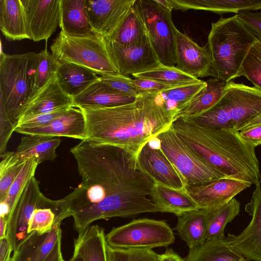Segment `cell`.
<instances>
[{
	"instance_id": "cell-38",
	"label": "cell",
	"mask_w": 261,
	"mask_h": 261,
	"mask_svg": "<svg viewBox=\"0 0 261 261\" xmlns=\"http://www.w3.org/2000/svg\"><path fill=\"white\" fill-rule=\"evenodd\" d=\"M135 78L151 79L164 84L175 87L199 82L201 80L189 75L176 66L169 67L160 65L145 71L134 74Z\"/></svg>"
},
{
	"instance_id": "cell-16",
	"label": "cell",
	"mask_w": 261,
	"mask_h": 261,
	"mask_svg": "<svg viewBox=\"0 0 261 261\" xmlns=\"http://www.w3.org/2000/svg\"><path fill=\"white\" fill-rule=\"evenodd\" d=\"M137 160L141 168L154 181L169 188L184 190L185 179L161 149L148 141L140 150Z\"/></svg>"
},
{
	"instance_id": "cell-14",
	"label": "cell",
	"mask_w": 261,
	"mask_h": 261,
	"mask_svg": "<svg viewBox=\"0 0 261 261\" xmlns=\"http://www.w3.org/2000/svg\"><path fill=\"white\" fill-rule=\"evenodd\" d=\"M30 39L47 41L59 26L61 0H21Z\"/></svg>"
},
{
	"instance_id": "cell-9",
	"label": "cell",
	"mask_w": 261,
	"mask_h": 261,
	"mask_svg": "<svg viewBox=\"0 0 261 261\" xmlns=\"http://www.w3.org/2000/svg\"><path fill=\"white\" fill-rule=\"evenodd\" d=\"M135 4L160 63L175 66L176 28L172 20V11L160 6L155 0H136Z\"/></svg>"
},
{
	"instance_id": "cell-13",
	"label": "cell",
	"mask_w": 261,
	"mask_h": 261,
	"mask_svg": "<svg viewBox=\"0 0 261 261\" xmlns=\"http://www.w3.org/2000/svg\"><path fill=\"white\" fill-rule=\"evenodd\" d=\"M108 44L120 74L133 75L161 65L148 35L129 46H123L109 41Z\"/></svg>"
},
{
	"instance_id": "cell-54",
	"label": "cell",
	"mask_w": 261,
	"mask_h": 261,
	"mask_svg": "<svg viewBox=\"0 0 261 261\" xmlns=\"http://www.w3.org/2000/svg\"><path fill=\"white\" fill-rule=\"evenodd\" d=\"M68 261H84V259L78 255H72Z\"/></svg>"
},
{
	"instance_id": "cell-22",
	"label": "cell",
	"mask_w": 261,
	"mask_h": 261,
	"mask_svg": "<svg viewBox=\"0 0 261 261\" xmlns=\"http://www.w3.org/2000/svg\"><path fill=\"white\" fill-rule=\"evenodd\" d=\"M61 222H57L51 229L44 234L34 233L14 252L11 261H45L62 237Z\"/></svg>"
},
{
	"instance_id": "cell-3",
	"label": "cell",
	"mask_w": 261,
	"mask_h": 261,
	"mask_svg": "<svg viewBox=\"0 0 261 261\" xmlns=\"http://www.w3.org/2000/svg\"><path fill=\"white\" fill-rule=\"evenodd\" d=\"M171 127L193 151L227 177L256 185L261 176L255 147L239 131L199 125L178 119Z\"/></svg>"
},
{
	"instance_id": "cell-46",
	"label": "cell",
	"mask_w": 261,
	"mask_h": 261,
	"mask_svg": "<svg viewBox=\"0 0 261 261\" xmlns=\"http://www.w3.org/2000/svg\"><path fill=\"white\" fill-rule=\"evenodd\" d=\"M0 153L2 155L5 152L7 143L15 128L14 125L2 107H0Z\"/></svg>"
},
{
	"instance_id": "cell-42",
	"label": "cell",
	"mask_w": 261,
	"mask_h": 261,
	"mask_svg": "<svg viewBox=\"0 0 261 261\" xmlns=\"http://www.w3.org/2000/svg\"><path fill=\"white\" fill-rule=\"evenodd\" d=\"M107 261H158L159 254L151 249L114 248L107 245Z\"/></svg>"
},
{
	"instance_id": "cell-30",
	"label": "cell",
	"mask_w": 261,
	"mask_h": 261,
	"mask_svg": "<svg viewBox=\"0 0 261 261\" xmlns=\"http://www.w3.org/2000/svg\"><path fill=\"white\" fill-rule=\"evenodd\" d=\"M206 86L186 106L174 119H191L214 107L222 96L227 83L216 78L206 81Z\"/></svg>"
},
{
	"instance_id": "cell-26",
	"label": "cell",
	"mask_w": 261,
	"mask_h": 261,
	"mask_svg": "<svg viewBox=\"0 0 261 261\" xmlns=\"http://www.w3.org/2000/svg\"><path fill=\"white\" fill-rule=\"evenodd\" d=\"M0 29L8 40L30 39L21 0H0Z\"/></svg>"
},
{
	"instance_id": "cell-7",
	"label": "cell",
	"mask_w": 261,
	"mask_h": 261,
	"mask_svg": "<svg viewBox=\"0 0 261 261\" xmlns=\"http://www.w3.org/2000/svg\"><path fill=\"white\" fill-rule=\"evenodd\" d=\"M50 49L53 57L60 63L76 64L98 75L119 73L108 41L100 35L71 37L61 31L54 40Z\"/></svg>"
},
{
	"instance_id": "cell-6",
	"label": "cell",
	"mask_w": 261,
	"mask_h": 261,
	"mask_svg": "<svg viewBox=\"0 0 261 261\" xmlns=\"http://www.w3.org/2000/svg\"><path fill=\"white\" fill-rule=\"evenodd\" d=\"M37 56L35 52L14 55L1 53L0 107L15 127L19 110L36 91Z\"/></svg>"
},
{
	"instance_id": "cell-2",
	"label": "cell",
	"mask_w": 261,
	"mask_h": 261,
	"mask_svg": "<svg viewBox=\"0 0 261 261\" xmlns=\"http://www.w3.org/2000/svg\"><path fill=\"white\" fill-rule=\"evenodd\" d=\"M79 108L86 119V140L126 148L137 154L174 121L158 93H139L134 102L121 106Z\"/></svg>"
},
{
	"instance_id": "cell-35",
	"label": "cell",
	"mask_w": 261,
	"mask_h": 261,
	"mask_svg": "<svg viewBox=\"0 0 261 261\" xmlns=\"http://www.w3.org/2000/svg\"><path fill=\"white\" fill-rule=\"evenodd\" d=\"M206 86V81L179 86L159 92L165 108L174 119L186 106Z\"/></svg>"
},
{
	"instance_id": "cell-47",
	"label": "cell",
	"mask_w": 261,
	"mask_h": 261,
	"mask_svg": "<svg viewBox=\"0 0 261 261\" xmlns=\"http://www.w3.org/2000/svg\"><path fill=\"white\" fill-rule=\"evenodd\" d=\"M133 83L139 93H155L173 87L155 80L144 78L133 79Z\"/></svg>"
},
{
	"instance_id": "cell-21",
	"label": "cell",
	"mask_w": 261,
	"mask_h": 261,
	"mask_svg": "<svg viewBox=\"0 0 261 261\" xmlns=\"http://www.w3.org/2000/svg\"><path fill=\"white\" fill-rule=\"evenodd\" d=\"M137 97L118 91L100 79L72 97L73 105L77 107H111L134 102Z\"/></svg>"
},
{
	"instance_id": "cell-1",
	"label": "cell",
	"mask_w": 261,
	"mask_h": 261,
	"mask_svg": "<svg viewBox=\"0 0 261 261\" xmlns=\"http://www.w3.org/2000/svg\"><path fill=\"white\" fill-rule=\"evenodd\" d=\"M70 152L82 181L61 200L64 219L72 217L79 234L99 219L166 212L153 199L155 182L141 168L135 153L87 140Z\"/></svg>"
},
{
	"instance_id": "cell-25",
	"label": "cell",
	"mask_w": 261,
	"mask_h": 261,
	"mask_svg": "<svg viewBox=\"0 0 261 261\" xmlns=\"http://www.w3.org/2000/svg\"><path fill=\"white\" fill-rule=\"evenodd\" d=\"M171 9L205 10L217 14L261 9V0H169Z\"/></svg>"
},
{
	"instance_id": "cell-8",
	"label": "cell",
	"mask_w": 261,
	"mask_h": 261,
	"mask_svg": "<svg viewBox=\"0 0 261 261\" xmlns=\"http://www.w3.org/2000/svg\"><path fill=\"white\" fill-rule=\"evenodd\" d=\"M156 137L161 149L182 175L187 186L227 177L189 147L171 126Z\"/></svg>"
},
{
	"instance_id": "cell-40",
	"label": "cell",
	"mask_w": 261,
	"mask_h": 261,
	"mask_svg": "<svg viewBox=\"0 0 261 261\" xmlns=\"http://www.w3.org/2000/svg\"><path fill=\"white\" fill-rule=\"evenodd\" d=\"M239 76L246 77L261 91V41H256L251 47L241 65Z\"/></svg>"
},
{
	"instance_id": "cell-10",
	"label": "cell",
	"mask_w": 261,
	"mask_h": 261,
	"mask_svg": "<svg viewBox=\"0 0 261 261\" xmlns=\"http://www.w3.org/2000/svg\"><path fill=\"white\" fill-rule=\"evenodd\" d=\"M174 241L173 231L165 221L148 218L134 220L106 235L107 245L114 248L151 249L167 247Z\"/></svg>"
},
{
	"instance_id": "cell-15",
	"label": "cell",
	"mask_w": 261,
	"mask_h": 261,
	"mask_svg": "<svg viewBox=\"0 0 261 261\" xmlns=\"http://www.w3.org/2000/svg\"><path fill=\"white\" fill-rule=\"evenodd\" d=\"M136 0H86L90 24L96 34L108 39L116 31Z\"/></svg>"
},
{
	"instance_id": "cell-18",
	"label": "cell",
	"mask_w": 261,
	"mask_h": 261,
	"mask_svg": "<svg viewBox=\"0 0 261 261\" xmlns=\"http://www.w3.org/2000/svg\"><path fill=\"white\" fill-rule=\"evenodd\" d=\"M176 67L191 76H212V59L208 48L200 46L187 34L176 29Z\"/></svg>"
},
{
	"instance_id": "cell-17",
	"label": "cell",
	"mask_w": 261,
	"mask_h": 261,
	"mask_svg": "<svg viewBox=\"0 0 261 261\" xmlns=\"http://www.w3.org/2000/svg\"><path fill=\"white\" fill-rule=\"evenodd\" d=\"M251 186L247 182L224 177L198 186H187L185 189L199 209L215 210Z\"/></svg>"
},
{
	"instance_id": "cell-23",
	"label": "cell",
	"mask_w": 261,
	"mask_h": 261,
	"mask_svg": "<svg viewBox=\"0 0 261 261\" xmlns=\"http://www.w3.org/2000/svg\"><path fill=\"white\" fill-rule=\"evenodd\" d=\"M213 210L198 209L178 216L175 229L187 243L189 250L201 246L206 241L209 220Z\"/></svg>"
},
{
	"instance_id": "cell-24",
	"label": "cell",
	"mask_w": 261,
	"mask_h": 261,
	"mask_svg": "<svg viewBox=\"0 0 261 261\" xmlns=\"http://www.w3.org/2000/svg\"><path fill=\"white\" fill-rule=\"evenodd\" d=\"M59 27L71 37H86L96 34L90 24L86 0H61Z\"/></svg>"
},
{
	"instance_id": "cell-53",
	"label": "cell",
	"mask_w": 261,
	"mask_h": 261,
	"mask_svg": "<svg viewBox=\"0 0 261 261\" xmlns=\"http://www.w3.org/2000/svg\"><path fill=\"white\" fill-rule=\"evenodd\" d=\"M259 124H261V114L251 120L250 122L244 126L241 130Z\"/></svg>"
},
{
	"instance_id": "cell-11",
	"label": "cell",
	"mask_w": 261,
	"mask_h": 261,
	"mask_svg": "<svg viewBox=\"0 0 261 261\" xmlns=\"http://www.w3.org/2000/svg\"><path fill=\"white\" fill-rule=\"evenodd\" d=\"M40 182L33 176L24 187L11 211L6 237L14 252L29 238L28 229L31 217L43 196Z\"/></svg>"
},
{
	"instance_id": "cell-33",
	"label": "cell",
	"mask_w": 261,
	"mask_h": 261,
	"mask_svg": "<svg viewBox=\"0 0 261 261\" xmlns=\"http://www.w3.org/2000/svg\"><path fill=\"white\" fill-rule=\"evenodd\" d=\"M63 208L61 199L52 200L43 195L39 206L34 211L29 223V238L36 232H49L57 222H62Z\"/></svg>"
},
{
	"instance_id": "cell-43",
	"label": "cell",
	"mask_w": 261,
	"mask_h": 261,
	"mask_svg": "<svg viewBox=\"0 0 261 261\" xmlns=\"http://www.w3.org/2000/svg\"><path fill=\"white\" fill-rule=\"evenodd\" d=\"M100 80L114 89L123 93L137 97L139 93L133 79L120 73L99 75Z\"/></svg>"
},
{
	"instance_id": "cell-19",
	"label": "cell",
	"mask_w": 261,
	"mask_h": 261,
	"mask_svg": "<svg viewBox=\"0 0 261 261\" xmlns=\"http://www.w3.org/2000/svg\"><path fill=\"white\" fill-rule=\"evenodd\" d=\"M71 106H73L72 98L63 91L57 75L36 90L20 108L17 115V122L22 118L51 113L67 109Z\"/></svg>"
},
{
	"instance_id": "cell-32",
	"label": "cell",
	"mask_w": 261,
	"mask_h": 261,
	"mask_svg": "<svg viewBox=\"0 0 261 261\" xmlns=\"http://www.w3.org/2000/svg\"><path fill=\"white\" fill-rule=\"evenodd\" d=\"M152 198L166 212L173 213L177 216L199 209L195 201L185 189H173L155 183L152 190Z\"/></svg>"
},
{
	"instance_id": "cell-41",
	"label": "cell",
	"mask_w": 261,
	"mask_h": 261,
	"mask_svg": "<svg viewBox=\"0 0 261 261\" xmlns=\"http://www.w3.org/2000/svg\"><path fill=\"white\" fill-rule=\"evenodd\" d=\"M59 62L46 47L37 54L35 78L36 90L44 86L51 79L57 75Z\"/></svg>"
},
{
	"instance_id": "cell-4",
	"label": "cell",
	"mask_w": 261,
	"mask_h": 261,
	"mask_svg": "<svg viewBox=\"0 0 261 261\" xmlns=\"http://www.w3.org/2000/svg\"><path fill=\"white\" fill-rule=\"evenodd\" d=\"M257 40L236 14L212 23L208 36L212 76L226 83L240 77L243 61Z\"/></svg>"
},
{
	"instance_id": "cell-31",
	"label": "cell",
	"mask_w": 261,
	"mask_h": 261,
	"mask_svg": "<svg viewBox=\"0 0 261 261\" xmlns=\"http://www.w3.org/2000/svg\"><path fill=\"white\" fill-rule=\"evenodd\" d=\"M184 261H251L236 250L223 239L207 240L189 250Z\"/></svg>"
},
{
	"instance_id": "cell-44",
	"label": "cell",
	"mask_w": 261,
	"mask_h": 261,
	"mask_svg": "<svg viewBox=\"0 0 261 261\" xmlns=\"http://www.w3.org/2000/svg\"><path fill=\"white\" fill-rule=\"evenodd\" d=\"M67 109L55 111L51 113L22 118L19 120L15 128H30L43 126L60 116Z\"/></svg>"
},
{
	"instance_id": "cell-37",
	"label": "cell",
	"mask_w": 261,
	"mask_h": 261,
	"mask_svg": "<svg viewBox=\"0 0 261 261\" xmlns=\"http://www.w3.org/2000/svg\"><path fill=\"white\" fill-rule=\"evenodd\" d=\"M39 163L35 158L29 159L21 172L11 186L5 199L0 201V217L8 220L10 214L19 194L30 179L34 176Z\"/></svg>"
},
{
	"instance_id": "cell-34",
	"label": "cell",
	"mask_w": 261,
	"mask_h": 261,
	"mask_svg": "<svg viewBox=\"0 0 261 261\" xmlns=\"http://www.w3.org/2000/svg\"><path fill=\"white\" fill-rule=\"evenodd\" d=\"M147 35L142 18L135 3L119 27L107 40L126 46L140 41Z\"/></svg>"
},
{
	"instance_id": "cell-39",
	"label": "cell",
	"mask_w": 261,
	"mask_h": 261,
	"mask_svg": "<svg viewBox=\"0 0 261 261\" xmlns=\"http://www.w3.org/2000/svg\"><path fill=\"white\" fill-rule=\"evenodd\" d=\"M0 201L7 193L28 159L20 158L15 151L5 152L1 155Z\"/></svg>"
},
{
	"instance_id": "cell-20",
	"label": "cell",
	"mask_w": 261,
	"mask_h": 261,
	"mask_svg": "<svg viewBox=\"0 0 261 261\" xmlns=\"http://www.w3.org/2000/svg\"><path fill=\"white\" fill-rule=\"evenodd\" d=\"M14 132L23 135H39L56 137L86 139L84 114L79 107L71 106L62 114L43 126L30 128L16 127Z\"/></svg>"
},
{
	"instance_id": "cell-51",
	"label": "cell",
	"mask_w": 261,
	"mask_h": 261,
	"mask_svg": "<svg viewBox=\"0 0 261 261\" xmlns=\"http://www.w3.org/2000/svg\"><path fill=\"white\" fill-rule=\"evenodd\" d=\"M158 261H184V259L172 249H167L163 254H159Z\"/></svg>"
},
{
	"instance_id": "cell-49",
	"label": "cell",
	"mask_w": 261,
	"mask_h": 261,
	"mask_svg": "<svg viewBox=\"0 0 261 261\" xmlns=\"http://www.w3.org/2000/svg\"><path fill=\"white\" fill-rule=\"evenodd\" d=\"M12 247L7 237L0 239V261H11Z\"/></svg>"
},
{
	"instance_id": "cell-36",
	"label": "cell",
	"mask_w": 261,
	"mask_h": 261,
	"mask_svg": "<svg viewBox=\"0 0 261 261\" xmlns=\"http://www.w3.org/2000/svg\"><path fill=\"white\" fill-rule=\"evenodd\" d=\"M240 206V202L234 198L227 203L214 210L209 220L206 241L225 239V226L239 215Z\"/></svg>"
},
{
	"instance_id": "cell-50",
	"label": "cell",
	"mask_w": 261,
	"mask_h": 261,
	"mask_svg": "<svg viewBox=\"0 0 261 261\" xmlns=\"http://www.w3.org/2000/svg\"><path fill=\"white\" fill-rule=\"evenodd\" d=\"M61 238L62 237L59 239L45 261H61L63 259L61 250Z\"/></svg>"
},
{
	"instance_id": "cell-12",
	"label": "cell",
	"mask_w": 261,
	"mask_h": 261,
	"mask_svg": "<svg viewBox=\"0 0 261 261\" xmlns=\"http://www.w3.org/2000/svg\"><path fill=\"white\" fill-rule=\"evenodd\" d=\"M245 210L252 217L250 223L239 235L228 234L225 239L244 256L261 261V178Z\"/></svg>"
},
{
	"instance_id": "cell-5",
	"label": "cell",
	"mask_w": 261,
	"mask_h": 261,
	"mask_svg": "<svg viewBox=\"0 0 261 261\" xmlns=\"http://www.w3.org/2000/svg\"><path fill=\"white\" fill-rule=\"evenodd\" d=\"M260 114L261 91L254 87L231 81L227 83L222 96L214 107L188 120L204 126L240 131Z\"/></svg>"
},
{
	"instance_id": "cell-45",
	"label": "cell",
	"mask_w": 261,
	"mask_h": 261,
	"mask_svg": "<svg viewBox=\"0 0 261 261\" xmlns=\"http://www.w3.org/2000/svg\"><path fill=\"white\" fill-rule=\"evenodd\" d=\"M236 15L243 24L261 41V11H242Z\"/></svg>"
},
{
	"instance_id": "cell-27",
	"label": "cell",
	"mask_w": 261,
	"mask_h": 261,
	"mask_svg": "<svg viewBox=\"0 0 261 261\" xmlns=\"http://www.w3.org/2000/svg\"><path fill=\"white\" fill-rule=\"evenodd\" d=\"M61 140L60 137L39 135H24L15 152L22 159L36 158L39 164L53 161L57 156L56 149Z\"/></svg>"
},
{
	"instance_id": "cell-29",
	"label": "cell",
	"mask_w": 261,
	"mask_h": 261,
	"mask_svg": "<svg viewBox=\"0 0 261 261\" xmlns=\"http://www.w3.org/2000/svg\"><path fill=\"white\" fill-rule=\"evenodd\" d=\"M57 76L63 91L72 98L99 79L98 74L89 68L68 62L60 63Z\"/></svg>"
},
{
	"instance_id": "cell-28",
	"label": "cell",
	"mask_w": 261,
	"mask_h": 261,
	"mask_svg": "<svg viewBox=\"0 0 261 261\" xmlns=\"http://www.w3.org/2000/svg\"><path fill=\"white\" fill-rule=\"evenodd\" d=\"M107 245L103 229L90 226L74 240L73 255L80 256L84 261H107Z\"/></svg>"
},
{
	"instance_id": "cell-48",
	"label": "cell",
	"mask_w": 261,
	"mask_h": 261,
	"mask_svg": "<svg viewBox=\"0 0 261 261\" xmlns=\"http://www.w3.org/2000/svg\"><path fill=\"white\" fill-rule=\"evenodd\" d=\"M239 133L248 144L255 147L261 145V124L243 129Z\"/></svg>"
},
{
	"instance_id": "cell-52",
	"label": "cell",
	"mask_w": 261,
	"mask_h": 261,
	"mask_svg": "<svg viewBox=\"0 0 261 261\" xmlns=\"http://www.w3.org/2000/svg\"><path fill=\"white\" fill-rule=\"evenodd\" d=\"M8 220L0 217V239L6 237Z\"/></svg>"
}]
</instances>
